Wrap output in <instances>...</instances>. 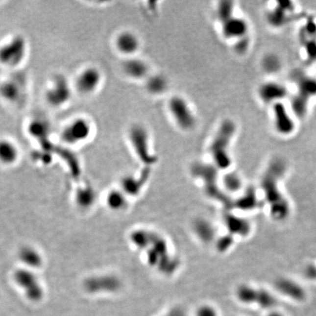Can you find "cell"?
<instances>
[{"label":"cell","instance_id":"cell-1","mask_svg":"<svg viewBox=\"0 0 316 316\" xmlns=\"http://www.w3.org/2000/svg\"><path fill=\"white\" fill-rule=\"evenodd\" d=\"M130 242L139 250L145 251L146 263L165 275L173 274L179 262L170 253L167 240L155 231L147 229L135 230L130 236Z\"/></svg>","mask_w":316,"mask_h":316},{"label":"cell","instance_id":"cell-8","mask_svg":"<svg viewBox=\"0 0 316 316\" xmlns=\"http://www.w3.org/2000/svg\"><path fill=\"white\" fill-rule=\"evenodd\" d=\"M169 112L176 125L185 131L193 130L196 124V118L189 103L181 96H173L169 102Z\"/></svg>","mask_w":316,"mask_h":316},{"label":"cell","instance_id":"cell-22","mask_svg":"<svg viewBox=\"0 0 316 316\" xmlns=\"http://www.w3.org/2000/svg\"><path fill=\"white\" fill-rule=\"evenodd\" d=\"M169 87V82L163 75H151L146 78V88L148 93L153 96H160L166 93Z\"/></svg>","mask_w":316,"mask_h":316},{"label":"cell","instance_id":"cell-25","mask_svg":"<svg viewBox=\"0 0 316 316\" xmlns=\"http://www.w3.org/2000/svg\"><path fill=\"white\" fill-rule=\"evenodd\" d=\"M28 133L32 137L41 140L48 137L50 134V127L49 123L41 119H35L28 124Z\"/></svg>","mask_w":316,"mask_h":316},{"label":"cell","instance_id":"cell-16","mask_svg":"<svg viewBox=\"0 0 316 316\" xmlns=\"http://www.w3.org/2000/svg\"><path fill=\"white\" fill-rule=\"evenodd\" d=\"M123 72L132 79H145L149 74V66L143 59L139 58L128 57L122 64Z\"/></svg>","mask_w":316,"mask_h":316},{"label":"cell","instance_id":"cell-9","mask_svg":"<svg viewBox=\"0 0 316 316\" xmlns=\"http://www.w3.org/2000/svg\"><path fill=\"white\" fill-rule=\"evenodd\" d=\"M103 80V73L100 68L94 65H89L81 69L77 74L73 87L83 96H92L98 91Z\"/></svg>","mask_w":316,"mask_h":316},{"label":"cell","instance_id":"cell-28","mask_svg":"<svg viewBox=\"0 0 316 316\" xmlns=\"http://www.w3.org/2000/svg\"><path fill=\"white\" fill-rule=\"evenodd\" d=\"M274 124L276 128L279 131L283 133L287 130V122L289 121V118H288L287 114L286 111L283 108V105L276 104L274 105Z\"/></svg>","mask_w":316,"mask_h":316},{"label":"cell","instance_id":"cell-27","mask_svg":"<svg viewBox=\"0 0 316 316\" xmlns=\"http://www.w3.org/2000/svg\"><path fill=\"white\" fill-rule=\"evenodd\" d=\"M234 12H235V4L233 1L223 0L219 1L217 6V18L221 24L235 16Z\"/></svg>","mask_w":316,"mask_h":316},{"label":"cell","instance_id":"cell-12","mask_svg":"<svg viewBox=\"0 0 316 316\" xmlns=\"http://www.w3.org/2000/svg\"><path fill=\"white\" fill-rule=\"evenodd\" d=\"M114 46L119 53L131 57L139 51L141 47L139 37L130 31H122L114 40Z\"/></svg>","mask_w":316,"mask_h":316},{"label":"cell","instance_id":"cell-14","mask_svg":"<svg viewBox=\"0 0 316 316\" xmlns=\"http://www.w3.org/2000/svg\"><path fill=\"white\" fill-rule=\"evenodd\" d=\"M222 31L227 39L239 40L247 36L248 24L243 18L234 16L222 24Z\"/></svg>","mask_w":316,"mask_h":316},{"label":"cell","instance_id":"cell-19","mask_svg":"<svg viewBox=\"0 0 316 316\" xmlns=\"http://www.w3.org/2000/svg\"><path fill=\"white\" fill-rule=\"evenodd\" d=\"M19 147L13 141L9 139H0V163L6 166H12L19 158Z\"/></svg>","mask_w":316,"mask_h":316},{"label":"cell","instance_id":"cell-7","mask_svg":"<svg viewBox=\"0 0 316 316\" xmlns=\"http://www.w3.org/2000/svg\"><path fill=\"white\" fill-rule=\"evenodd\" d=\"M93 124L87 117H77L69 122L61 132V139L71 146L87 142L93 133Z\"/></svg>","mask_w":316,"mask_h":316},{"label":"cell","instance_id":"cell-30","mask_svg":"<svg viewBox=\"0 0 316 316\" xmlns=\"http://www.w3.org/2000/svg\"><path fill=\"white\" fill-rule=\"evenodd\" d=\"M195 316H218V311L210 305H204L197 309Z\"/></svg>","mask_w":316,"mask_h":316},{"label":"cell","instance_id":"cell-24","mask_svg":"<svg viewBox=\"0 0 316 316\" xmlns=\"http://www.w3.org/2000/svg\"><path fill=\"white\" fill-rule=\"evenodd\" d=\"M260 290L248 285H241L236 289V296L240 302L246 305L257 304Z\"/></svg>","mask_w":316,"mask_h":316},{"label":"cell","instance_id":"cell-33","mask_svg":"<svg viewBox=\"0 0 316 316\" xmlns=\"http://www.w3.org/2000/svg\"><path fill=\"white\" fill-rule=\"evenodd\" d=\"M268 316H281L278 315V314H271V315Z\"/></svg>","mask_w":316,"mask_h":316},{"label":"cell","instance_id":"cell-11","mask_svg":"<svg viewBox=\"0 0 316 316\" xmlns=\"http://www.w3.org/2000/svg\"><path fill=\"white\" fill-rule=\"evenodd\" d=\"M86 290L93 294L116 293L121 289V282L116 276L103 275L89 279L85 283Z\"/></svg>","mask_w":316,"mask_h":316},{"label":"cell","instance_id":"cell-3","mask_svg":"<svg viewBox=\"0 0 316 316\" xmlns=\"http://www.w3.org/2000/svg\"><path fill=\"white\" fill-rule=\"evenodd\" d=\"M237 131L235 122L231 119H226L218 126L211 142L210 153L212 163L219 170H227L231 167L232 160L230 155V147Z\"/></svg>","mask_w":316,"mask_h":316},{"label":"cell","instance_id":"cell-4","mask_svg":"<svg viewBox=\"0 0 316 316\" xmlns=\"http://www.w3.org/2000/svg\"><path fill=\"white\" fill-rule=\"evenodd\" d=\"M27 53V40L24 35L16 34L0 45V65L17 68L23 63Z\"/></svg>","mask_w":316,"mask_h":316},{"label":"cell","instance_id":"cell-18","mask_svg":"<svg viewBox=\"0 0 316 316\" xmlns=\"http://www.w3.org/2000/svg\"><path fill=\"white\" fill-rule=\"evenodd\" d=\"M149 168L146 167L143 176L136 177L133 176H127L123 178L122 180V188L126 195L136 196L142 192L145 185L149 180Z\"/></svg>","mask_w":316,"mask_h":316},{"label":"cell","instance_id":"cell-32","mask_svg":"<svg viewBox=\"0 0 316 316\" xmlns=\"http://www.w3.org/2000/svg\"><path fill=\"white\" fill-rule=\"evenodd\" d=\"M162 316H187V312L182 307L175 306L170 308Z\"/></svg>","mask_w":316,"mask_h":316},{"label":"cell","instance_id":"cell-26","mask_svg":"<svg viewBox=\"0 0 316 316\" xmlns=\"http://www.w3.org/2000/svg\"><path fill=\"white\" fill-rule=\"evenodd\" d=\"M106 203L111 210L117 212L124 210L127 205L126 194L122 191L113 190L107 195Z\"/></svg>","mask_w":316,"mask_h":316},{"label":"cell","instance_id":"cell-31","mask_svg":"<svg viewBox=\"0 0 316 316\" xmlns=\"http://www.w3.org/2000/svg\"><path fill=\"white\" fill-rule=\"evenodd\" d=\"M235 50L237 53H244L249 47V40L247 36L237 40L235 44Z\"/></svg>","mask_w":316,"mask_h":316},{"label":"cell","instance_id":"cell-5","mask_svg":"<svg viewBox=\"0 0 316 316\" xmlns=\"http://www.w3.org/2000/svg\"><path fill=\"white\" fill-rule=\"evenodd\" d=\"M128 136L132 148L139 160L146 167L153 166L158 158L152 152L147 129L142 124H134L129 130Z\"/></svg>","mask_w":316,"mask_h":316},{"label":"cell","instance_id":"cell-15","mask_svg":"<svg viewBox=\"0 0 316 316\" xmlns=\"http://www.w3.org/2000/svg\"><path fill=\"white\" fill-rule=\"evenodd\" d=\"M223 221L228 234L232 237H246L250 232V224L247 219L230 211L224 215Z\"/></svg>","mask_w":316,"mask_h":316},{"label":"cell","instance_id":"cell-13","mask_svg":"<svg viewBox=\"0 0 316 316\" xmlns=\"http://www.w3.org/2000/svg\"><path fill=\"white\" fill-rule=\"evenodd\" d=\"M192 230L195 237L203 244H209L215 243L218 239L215 225L210 221L204 218L195 219L193 222Z\"/></svg>","mask_w":316,"mask_h":316},{"label":"cell","instance_id":"cell-2","mask_svg":"<svg viewBox=\"0 0 316 316\" xmlns=\"http://www.w3.org/2000/svg\"><path fill=\"white\" fill-rule=\"evenodd\" d=\"M219 169L213 163L195 162L191 166V174L201 181L204 194L213 201L222 204L228 210L233 209V201L220 185Z\"/></svg>","mask_w":316,"mask_h":316},{"label":"cell","instance_id":"cell-23","mask_svg":"<svg viewBox=\"0 0 316 316\" xmlns=\"http://www.w3.org/2000/svg\"><path fill=\"white\" fill-rule=\"evenodd\" d=\"M259 93L263 101L266 103H273L278 100L281 96L283 88L276 83H265L261 86Z\"/></svg>","mask_w":316,"mask_h":316},{"label":"cell","instance_id":"cell-10","mask_svg":"<svg viewBox=\"0 0 316 316\" xmlns=\"http://www.w3.org/2000/svg\"><path fill=\"white\" fill-rule=\"evenodd\" d=\"M14 280L29 300L38 302L44 297V289L32 270L26 268L17 270L14 274Z\"/></svg>","mask_w":316,"mask_h":316},{"label":"cell","instance_id":"cell-29","mask_svg":"<svg viewBox=\"0 0 316 316\" xmlns=\"http://www.w3.org/2000/svg\"><path fill=\"white\" fill-rule=\"evenodd\" d=\"M216 248L219 253H225L230 250L234 244V237L227 234L226 236H222L220 238L217 239L215 241Z\"/></svg>","mask_w":316,"mask_h":316},{"label":"cell","instance_id":"cell-21","mask_svg":"<svg viewBox=\"0 0 316 316\" xmlns=\"http://www.w3.org/2000/svg\"><path fill=\"white\" fill-rule=\"evenodd\" d=\"M221 186L224 192L229 195L240 192L243 188V180L238 173L235 172H228L221 179Z\"/></svg>","mask_w":316,"mask_h":316},{"label":"cell","instance_id":"cell-17","mask_svg":"<svg viewBox=\"0 0 316 316\" xmlns=\"http://www.w3.org/2000/svg\"><path fill=\"white\" fill-rule=\"evenodd\" d=\"M23 89L17 80L7 78L0 83V97L10 103H16L23 97Z\"/></svg>","mask_w":316,"mask_h":316},{"label":"cell","instance_id":"cell-20","mask_svg":"<svg viewBox=\"0 0 316 316\" xmlns=\"http://www.w3.org/2000/svg\"><path fill=\"white\" fill-rule=\"evenodd\" d=\"M19 259L22 261V263L25 264L26 267H29V269L38 268L42 264V256L39 251L30 247H22L19 251Z\"/></svg>","mask_w":316,"mask_h":316},{"label":"cell","instance_id":"cell-6","mask_svg":"<svg viewBox=\"0 0 316 316\" xmlns=\"http://www.w3.org/2000/svg\"><path fill=\"white\" fill-rule=\"evenodd\" d=\"M73 88L65 75L55 74L46 88L44 97L47 103L53 108H62L71 101Z\"/></svg>","mask_w":316,"mask_h":316}]
</instances>
